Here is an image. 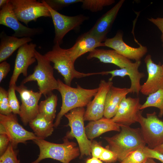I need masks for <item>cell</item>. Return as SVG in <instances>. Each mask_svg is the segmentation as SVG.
<instances>
[{"label":"cell","mask_w":163,"mask_h":163,"mask_svg":"<svg viewBox=\"0 0 163 163\" xmlns=\"http://www.w3.org/2000/svg\"><path fill=\"white\" fill-rule=\"evenodd\" d=\"M147 158L141 148L129 153L118 163H143Z\"/></svg>","instance_id":"29"},{"label":"cell","mask_w":163,"mask_h":163,"mask_svg":"<svg viewBox=\"0 0 163 163\" xmlns=\"http://www.w3.org/2000/svg\"><path fill=\"white\" fill-rule=\"evenodd\" d=\"M120 132L111 137H105L106 148L117 155L120 162L131 152L146 146L140 128L120 125Z\"/></svg>","instance_id":"1"},{"label":"cell","mask_w":163,"mask_h":163,"mask_svg":"<svg viewBox=\"0 0 163 163\" xmlns=\"http://www.w3.org/2000/svg\"><path fill=\"white\" fill-rule=\"evenodd\" d=\"M114 0H82V8L92 12H97L102 10L104 7L114 3Z\"/></svg>","instance_id":"28"},{"label":"cell","mask_w":163,"mask_h":163,"mask_svg":"<svg viewBox=\"0 0 163 163\" xmlns=\"http://www.w3.org/2000/svg\"><path fill=\"white\" fill-rule=\"evenodd\" d=\"M0 155L5 152L10 142V139L6 133H0Z\"/></svg>","instance_id":"37"},{"label":"cell","mask_w":163,"mask_h":163,"mask_svg":"<svg viewBox=\"0 0 163 163\" xmlns=\"http://www.w3.org/2000/svg\"><path fill=\"white\" fill-rule=\"evenodd\" d=\"M113 85L112 81H101L97 93L87 106L84 116L85 121H94L103 117L106 96Z\"/></svg>","instance_id":"14"},{"label":"cell","mask_w":163,"mask_h":163,"mask_svg":"<svg viewBox=\"0 0 163 163\" xmlns=\"http://www.w3.org/2000/svg\"><path fill=\"white\" fill-rule=\"evenodd\" d=\"M53 122L39 113L29 124L38 138L44 139L53 133L54 127Z\"/></svg>","instance_id":"25"},{"label":"cell","mask_w":163,"mask_h":163,"mask_svg":"<svg viewBox=\"0 0 163 163\" xmlns=\"http://www.w3.org/2000/svg\"><path fill=\"white\" fill-rule=\"evenodd\" d=\"M8 99V92L0 87V114L8 115L12 113Z\"/></svg>","instance_id":"32"},{"label":"cell","mask_w":163,"mask_h":163,"mask_svg":"<svg viewBox=\"0 0 163 163\" xmlns=\"http://www.w3.org/2000/svg\"><path fill=\"white\" fill-rule=\"evenodd\" d=\"M144 61L148 77L146 82L141 85L140 92L148 96L163 89V68L160 62L158 64L154 62L150 54L146 56Z\"/></svg>","instance_id":"16"},{"label":"cell","mask_w":163,"mask_h":163,"mask_svg":"<svg viewBox=\"0 0 163 163\" xmlns=\"http://www.w3.org/2000/svg\"><path fill=\"white\" fill-rule=\"evenodd\" d=\"M48 9L52 18L54 28V44L60 45L66 35L70 31L79 27L88 17L82 14L75 16L63 15L50 7L44 1H41Z\"/></svg>","instance_id":"9"},{"label":"cell","mask_w":163,"mask_h":163,"mask_svg":"<svg viewBox=\"0 0 163 163\" xmlns=\"http://www.w3.org/2000/svg\"><path fill=\"white\" fill-rule=\"evenodd\" d=\"M0 24L12 29L14 32L12 36L19 38H31L40 34L43 31L40 28H30L22 24L16 16L9 2L0 11Z\"/></svg>","instance_id":"12"},{"label":"cell","mask_w":163,"mask_h":163,"mask_svg":"<svg viewBox=\"0 0 163 163\" xmlns=\"http://www.w3.org/2000/svg\"><path fill=\"white\" fill-rule=\"evenodd\" d=\"M104 149L100 143L95 141H92L91 149L92 157L99 159Z\"/></svg>","instance_id":"36"},{"label":"cell","mask_w":163,"mask_h":163,"mask_svg":"<svg viewBox=\"0 0 163 163\" xmlns=\"http://www.w3.org/2000/svg\"><path fill=\"white\" fill-rule=\"evenodd\" d=\"M13 10L19 21L27 26L29 22L36 21L41 17L51 18L47 7L36 0H10Z\"/></svg>","instance_id":"8"},{"label":"cell","mask_w":163,"mask_h":163,"mask_svg":"<svg viewBox=\"0 0 163 163\" xmlns=\"http://www.w3.org/2000/svg\"><path fill=\"white\" fill-rule=\"evenodd\" d=\"M36 46L35 43H27L18 49L9 86L16 85L18 78L21 74L27 77L28 67L37 61L35 57Z\"/></svg>","instance_id":"13"},{"label":"cell","mask_w":163,"mask_h":163,"mask_svg":"<svg viewBox=\"0 0 163 163\" xmlns=\"http://www.w3.org/2000/svg\"><path fill=\"white\" fill-rule=\"evenodd\" d=\"M120 124L113 121L111 118L103 117L90 122L85 127V133L88 139L92 140L103 133L108 131L120 132Z\"/></svg>","instance_id":"23"},{"label":"cell","mask_w":163,"mask_h":163,"mask_svg":"<svg viewBox=\"0 0 163 163\" xmlns=\"http://www.w3.org/2000/svg\"><path fill=\"white\" fill-rule=\"evenodd\" d=\"M9 1L10 0H0V8L1 9L8 3Z\"/></svg>","instance_id":"42"},{"label":"cell","mask_w":163,"mask_h":163,"mask_svg":"<svg viewBox=\"0 0 163 163\" xmlns=\"http://www.w3.org/2000/svg\"><path fill=\"white\" fill-rule=\"evenodd\" d=\"M16 85L9 86L8 90L9 104L12 112L14 114H19L20 106L15 94Z\"/></svg>","instance_id":"30"},{"label":"cell","mask_w":163,"mask_h":163,"mask_svg":"<svg viewBox=\"0 0 163 163\" xmlns=\"http://www.w3.org/2000/svg\"><path fill=\"white\" fill-rule=\"evenodd\" d=\"M100 46H104L103 43L87 32L79 36L72 47L65 50L71 59L75 63L80 56Z\"/></svg>","instance_id":"19"},{"label":"cell","mask_w":163,"mask_h":163,"mask_svg":"<svg viewBox=\"0 0 163 163\" xmlns=\"http://www.w3.org/2000/svg\"><path fill=\"white\" fill-rule=\"evenodd\" d=\"M20 94L21 102L19 116L24 124L26 126L39 113L38 102L42 94L29 90L24 84L15 86Z\"/></svg>","instance_id":"10"},{"label":"cell","mask_w":163,"mask_h":163,"mask_svg":"<svg viewBox=\"0 0 163 163\" xmlns=\"http://www.w3.org/2000/svg\"><path fill=\"white\" fill-rule=\"evenodd\" d=\"M129 93V88L117 87L113 85L106 96L104 117L112 118L116 113L122 100Z\"/></svg>","instance_id":"22"},{"label":"cell","mask_w":163,"mask_h":163,"mask_svg":"<svg viewBox=\"0 0 163 163\" xmlns=\"http://www.w3.org/2000/svg\"><path fill=\"white\" fill-rule=\"evenodd\" d=\"M14 148L10 143L6 150L0 156V163H20Z\"/></svg>","instance_id":"31"},{"label":"cell","mask_w":163,"mask_h":163,"mask_svg":"<svg viewBox=\"0 0 163 163\" xmlns=\"http://www.w3.org/2000/svg\"><path fill=\"white\" fill-rule=\"evenodd\" d=\"M53 10L57 11L75 3L82 2V0H43Z\"/></svg>","instance_id":"33"},{"label":"cell","mask_w":163,"mask_h":163,"mask_svg":"<svg viewBox=\"0 0 163 163\" xmlns=\"http://www.w3.org/2000/svg\"><path fill=\"white\" fill-rule=\"evenodd\" d=\"M103 43L104 46L110 48L120 55L135 62L141 61L148 51L147 47L141 44L136 48L126 44L123 40V33L120 31L113 37L107 38Z\"/></svg>","instance_id":"17"},{"label":"cell","mask_w":163,"mask_h":163,"mask_svg":"<svg viewBox=\"0 0 163 163\" xmlns=\"http://www.w3.org/2000/svg\"><path fill=\"white\" fill-rule=\"evenodd\" d=\"M99 159L106 163H112L117 161V157L114 152L105 148Z\"/></svg>","instance_id":"34"},{"label":"cell","mask_w":163,"mask_h":163,"mask_svg":"<svg viewBox=\"0 0 163 163\" xmlns=\"http://www.w3.org/2000/svg\"><path fill=\"white\" fill-rule=\"evenodd\" d=\"M85 163H103L101 160L98 158L92 157L87 159Z\"/></svg>","instance_id":"40"},{"label":"cell","mask_w":163,"mask_h":163,"mask_svg":"<svg viewBox=\"0 0 163 163\" xmlns=\"http://www.w3.org/2000/svg\"><path fill=\"white\" fill-rule=\"evenodd\" d=\"M0 124L5 128L14 148L19 143H25L28 140L37 138L34 133L25 129L19 123L16 114L13 113L8 115L0 114Z\"/></svg>","instance_id":"11"},{"label":"cell","mask_w":163,"mask_h":163,"mask_svg":"<svg viewBox=\"0 0 163 163\" xmlns=\"http://www.w3.org/2000/svg\"><path fill=\"white\" fill-rule=\"evenodd\" d=\"M143 163H157L156 162L153 158H148L146 161Z\"/></svg>","instance_id":"43"},{"label":"cell","mask_w":163,"mask_h":163,"mask_svg":"<svg viewBox=\"0 0 163 163\" xmlns=\"http://www.w3.org/2000/svg\"><path fill=\"white\" fill-rule=\"evenodd\" d=\"M140 111L137 119L141 126V130L143 139L147 147L154 149L163 143V121L160 119L154 111L147 113L143 117Z\"/></svg>","instance_id":"7"},{"label":"cell","mask_w":163,"mask_h":163,"mask_svg":"<svg viewBox=\"0 0 163 163\" xmlns=\"http://www.w3.org/2000/svg\"><path fill=\"white\" fill-rule=\"evenodd\" d=\"M35 57L37 64L33 73L24 79L21 84L32 81L37 82L39 92L46 97L54 90L58 89V82L54 76L53 67L44 55L36 50Z\"/></svg>","instance_id":"4"},{"label":"cell","mask_w":163,"mask_h":163,"mask_svg":"<svg viewBox=\"0 0 163 163\" xmlns=\"http://www.w3.org/2000/svg\"><path fill=\"white\" fill-rule=\"evenodd\" d=\"M136 64L133 66L116 69L111 71L101 72V75H111L109 81H112L113 78L116 76L124 77H129L131 81V86L129 88L130 93L138 95L140 92L141 85L140 80L145 76V74L139 71L138 69L141 64V61H136Z\"/></svg>","instance_id":"20"},{"label":"cell","mask_w":163,"mask_h":163,"mask_svg":"<svg viewBox=\"0 0 163 163\" xmlns=\"http://www.w3.org/2000/svg\"><path fill=\"white\" fill-rule=\"evenodd\" d=\"M142 150L147 158L157 159L163 163V154L146 146L142 148Z\"/></svg>","instance_id":"35"},{"label":"cell","mask_w":163,"mask_h":163,"mask_svg":"<svg viewBox=\"0 0 163 163\" xmlns=\"http://www.w3.org/2000/svg\"><path fill=\"white\" fill-rule=\"evenodd\" d=\"M63 142L57 144L46 141L44 139L37 138L33 141L38 146L40 153L38 158L31 163H39L46 158H51L62 163H70L80 155L79 147L73 142L64 137Z\"/></svg>","instance_id":"3"},{"label":"cell","mask_w":163,"mask_h":163,"mask_svg":"<svg viewBox=\"0 0 163 163\" xmlns=\"http://www.w3.org/2000/svg\"><path fill=\"white\" fill-rule=\"evenodd\" d=\"M58 97L56 95L52 93L41 101L39 105V113L48 120L53 121L56 116V107Z\"/></svg>","instance_id":"26"},{"label":"cell","mask_w":163,"mask_h":163,"mask_svg":"<svg viewBox=\"0 0 163 163\" xmlns=\"http://www.w3.org/2000/svg\"><path fill=\"white\" fill-rule=\"evenodd\" d=\"M57 81L58 90L61 95L62 104L54 123L55 128L59 125L62 117L68 112L75 108L87 106L98 90V88L85 89L79 85L76 88H73L64 83L59 79Z\"/></svg>","instance_id":"2"},{"label":"cell","mask_w":163,"mask_h":163,"mask_svg":"<svg viewBox=\"0 0 163 163\" xmlns=\"http://www.w3.org/2000/svg\"><path fill=\"white\" fill-rule=\"evenodd\" d=\"M10 70V66L9 63L5 61L1 62L0 64V82L6 76Z\"/></svg>","instance_id":"38"},{"label":"cell","mask_w":163,"mask_h":163,"mask_svg":"<svg viewBox=\"0 0 163 163\" xmlns=\"http://www.w3.org/2000/svg\"><path fill=\"white\" fill-rule=\"evenodd\" d=\"M0 37V62L5 61L21 46L32 40L29 37L19 38L8 36L4 31L1 33Z\"/></svg>","instance_id":"24"},{"label":"cell","mask_w":163,"mask_h":163,"mask_svg":"<svg viewBox=\"0 0 163 163\" xmlns=\"http://www.w3.org/2000/svg\"><path fill=\"white\" fill-rule=\"evenodd\" d=\"M153 149L163 154V143L157 146Z\"/></svg>","instance_id":"41"},{"label":"cell","mask_w":163,"mask_h":163,"mask_svg":"<svg viewBox=\"0 0 163 163\" xmlns=\"http://www.w3.org/2000/svg\"><path fill=\"white\" fill-rule=\"evenodd\" d=\"M54 64L53 68L56 70L63 77L65 83L70 86L74 78H79L94 75L100 74V72L84 73L75 69L74 63L66 53L65 49L61 47L60 45L54 44L52 50L44 55Z\"/></svg>","instance_id":"5"},{"label":"cell","mask_w":163,"mask_h":163,"mask_svg":"<svg viewBox=\"0 0 163 163\" xmlns=\"http://www.w3.org/2000/svg\"><path fill=\"white\" fill-rule=\"evenodd\" d=\"M85 110L84 107L73 109L65 115L69 121L71 128L65 137L69 139L75 138L78 143L80 152V157L90 155L91 153L92 141L87 138L84 124V116Z\"/></svg>","instance_id":"6"},{"label":"cell","mask_w":163,"mask_h":163,"mask_svg":"<svg viewBox=\"0 0 163 163\" xmlns=\"http://www.w3.org/2000/svg\"><path fill=\"white\" fill-rule=\"evenodd\" d=\"M93 58L98 59L104 63L114 64L120 68L132 67L135 65L136 62H132L130 60L117 53L113 50H106L96 48L89 52L87 58L90 59Z\"/></svg>","instance_id":"21"},{"label":"cell","mask_w":163,"mask_h":163,"mask_svg":"<svg viewBox=\"0 0 163 163\" xmlns=\"http://www.w3.org/2000/svg\"><path fill=\"white\" fill-rule=\"evenodd\" d=\"M124 2V0H120L113 7L99 18L88 32L101 42L104 41L107 39V35Z\"/></svg>","instance_id":"18"},{"label":"cell","mask_w":163,"mask_h":163,"mask_svg":"<svg viewBox=\"0 0 163 163\" xmlns=\"http://www.w3.org/2000/svg\"><path fill=\"white\" fill-rule=\"evenodd\" d=\"M141 105L139 97H125L121 102L116 113L111 119L120 125L130 126L137 122Z\"/></svg>","instance_id":"15"},{"label":"cell","mask_w":163,"mask_h":163,"mask_svg":"<svg viewBox=\"0 0 163 163\" xmlns=\"http://www.w3.org/2000/svg\"><path fill=\"white\" fill-rule=\"evenodd\" d=\"M161 66H162V68H163V63L161 65Z\"/></svg>","instance_id":"44"},{"label":"cell","mask_w":163,"mask_h":163,"mask_svg":"<svg viewBox=\"0 0 163 163\" xmlns=\"http://www.w3.org/2000/svg\"><path fill=\"white\" fill-rule=\"evenodd\" d=\"M148 19L149 21L156 25L161 32V39L163 48V18H151Z\"/></svg>","instance_id":"39"},{"label":"cell","mask_w":163,"mask_h":163,"mask_svg":"<svg viewBox=\"0 0 163 163\" xmlns=\"http://www.w3.org/2000/svg\"><path fill=\"white\" fill-rule=\"evenodd\" d=\"M150 107L158 108L159 110L158 117H161L163 116V89L148 95L145 102L141 105L140 110Z\"/></svg>","instance_id":"27"}]
</instances>
